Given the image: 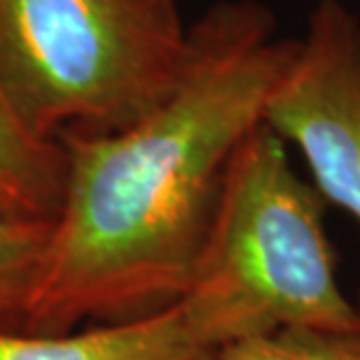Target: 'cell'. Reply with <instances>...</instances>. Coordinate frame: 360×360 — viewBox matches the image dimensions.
Instances as JSON below:
<instances>
[{"label": "cell", "mask_w": 360, "mask_h": 360, "mask_svg": "<svg viewBox=\"0 0 360 360\" xmlns=\"http://www.w3.org/2000/svg\"><path fill=\"white\" fill-rule=\"evenodd\" d=\"M255 0L192 24V59L160 108L112 134H66V190L24 333L134 321L190 290L227 169L292 54Z\"/></svg>", "instance_id": "6da1fadb"}, {"label": "cell", "mask_w": 360, "mask_h": 360, "mask_svg": "<svg viewBox=\"0 0 360 360\" xmlns=\"http://www.w3.org/2000/svg\"><path fill=\"white\" fill-rule=\"evenodd\" d=\"M190 59L176 0H0V87L45 139L136 124Z\"/></svg>", "instance_id": "7a4b0ae2"}, {"label": "cell", "mask_w": 360, "mask_h": 360, "mask_svg": "<svg viewBox=\"0 0 360 360\" xmlns=\"http://www.w3.org/2000/svg\"><path fill=\"white\" fill-rule=\"evenodd\" d=\"M187 292L206 302L234 340L283 328L360 333V311L337 281L326 199L297 176L285 141L264 122L229 164Z\"/></svg>", "instance_id": "3957f363"}, {"label": "cell", "mask_w": 360, "mask_h": 360, "mask_svg": "<svg viewBox=\"0 0 360 360\" xmlns=\"http://www.w3.org/2000/svg\"><path fill=\"white\" fill-rule=\"evenodd\" d=\"M264 124L304 155L316 192L360 225V21L319 0L274 84Z\"/></svg>", "instance_id": "277c9868"}, {"label": "cell", "mask_w": 360, "mask_h": 360, "mask_svg": "<svg viewBox=\"0 0 360 360\" xmlns=\"http://www.w3.org/2000/svg\"><path fill=\"white\" fill-rule=\"evenodd\" d=\"M229 342L225 326L185 295L155 314L77 335L0 330V360H208Z\"/></svg>", "instance_id": "5b68a950"}, {"label": "cell", "mask_w": 360, "mask_h": 360, "mask_svg": "<svg viewBox=\"0 0 360 360\" xmlns=\"http://www.w3.org/2000/svg\"><path fill=\"white\" fill-rule=\"evenodd\" d=\"M66 190V153L35 134L0 87V215L54 220Z\"/></svg>", "instance_id": "8992f818"}, {"label": "cell", "mask_w": 360, "mask_h": 360, "mask_svg": "<svg viewBox=\"0 0 360 360\" xmlns=\"http://www.w3.org/2000/svg\"><path fill=\"white\" fill-rule=\"evenodd\" d=\"M54 220L0 215V330L24 333Z\"/></svg>", "instance_id": "52a82bcc"}, {"label": "cell", "mask_w": 360, "mask_h": 360, "mask_svg": "<svg viewBox=\"0 0 360 360\" xmlns=\"http://www.w3.org/2000/svg\"><path fill=\"white\" fill-rule=\"evenodd\" d=\"M208 360H360V333L283 328L229 342Z\"/></svg>", "instance_id": "ba28073f"}]
</instances>
